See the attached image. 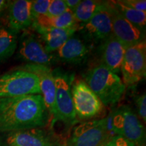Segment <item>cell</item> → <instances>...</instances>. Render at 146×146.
I'll return each instance as SVG.
<instances>
[{
    "label": "cell",
    "mask_w": 146,
    "mask_h": 146,
    "mask_svg": "<svg viewBox=\"0 0 146 146\" xmlns=\"http://www.w3.org/2000/svg\"><path fill=\"white\" fill-rule=\"evenodd\" d=\"M120 1L129 8L140 12H146L145 0H120Z\"/></svg>",
    "instance_id": "obj_26"
},
{
    "label": "cell",
    "mask_w": 146,
    "mask_h": 146,
    "mask_svg": "<svg viewBox=\"0 0 146 146\" xmlns=\"http://www.w3.org/2000/svg\"><path fill=\"white\" fill-rule=\"evenodd\" d=\"M126 47L115 36L111 35L100 43V57L101 64L117 74L120 72Z\"/></svg>",
    "instance_id": "obj_14"
},
{
    "label": "cell",
    "mask_w": 146,
    "mask_h": 146,
    "mask_svg": "<svg viewBox=\"0 0 146 146\" xmlns=\"http://www.w3.org/2000/svg\"><path fill=\"white\" fill-rule=\"evenodd\" d=\"M10 1H5V0H0V16L2 15L4 11L8 8Z\"/></svg>",
    "instance_id": "obj_28"
},
{
    "label": "cell",
    "mask_w": 146,
    "mask_h": 146,
    "mask_svg": "<svg viewBox=\"0 0 146 146\" xmlns=\"http://www.w3.org/2000/svg\"><path fill=\"white\" fill-rule=\"evenodd\" d=\"M18 54L20 58L31 64L50 66L58 62L54 53L47 52L41 38L31 33H25L21 36Z\"/></svg>",
    "instance_id": "obj_11"
},
{
    "label": "cell",
    "mask_w": 146,
    "mask_h": 146,
    "mask_svg": "<svg viewBox=\"0 0 146 146\" xmlns=\"http://www.w3.org/2000/svg\"><path fill=\"white\" fill-rule=\"evenodd\" d=\"M112 23V34L125 46L129 47L145 41V30L139 28L120 15L111 1H108Z\"/></svg>",
    "instance_id": "obj_12"
},
{
    "label": "cell",
    "mask_w": 146,
    "mask_h": 146,
    "mask_svg": "<svg viewBox=\"0 0 146 146\" xmlns=\"http://www.w3.org/2000/svg\"><path fill=\"white\" fill-rule=\"evenodd\" d=\"M67 8L71 12H74L78 4L81 3V0H64Z\"/></svg>",
    "instance_id": "obj_27"
},
{
    "label": "cell",
    "mask_w": 146,
    "mask_h": 146,
    "mask_svg": "<svg viewBox=\"0 0 146 146\" xmlns=\"http://www.w3.org/2000/svg\"><path fill=\"white\" fill-rule=\"evenodd\" d=\"M0 146H8V145L5 143H4V142L1 141V140H0Z\"/></svg>",
    "instance_id": "obj_29"
},
{
    "label": "cell",
    "mask_w": 146,
    "mask_h": 146,
    "mask_svg": "<svg viewBox=\"0 0 146 146\" xmlns=\"http://www.w3.org/2000/svg\"><path fill=\"white\" fill-rule=\"evenodd\" d=\"M78 31L87 41L101 43L112 35V23L108 1H102L100 8L87 23L79 25Z\"/></svg>",
    "instance_id": "obj_9"
},
{
    "label": "cell",
    "mask_w": 146,
    "mask_h": 146,
    "mask_svg": "<svg viewBox=\"0 0 146 146\" xmlns=\"http://www.w3.org/2000/svg\"><path fill=\"white\" fill-rule=\"evenodd\" d=\"M89 51L86 43L74 35L56 51L55 55L58 61L72 64H80L87 59Z\"/></svg>",
    "instance_id": "obj_17"
},
{
    "label": "cell",
    "mask_w": 146,
    "mask_h": 146,
    "mask_svg": "<svg viewBox=\"0 0 146 146\" xmlns=\"http://www.w3.org/2000/svg\"><path fill=\"white\" fill-rule=\"evenodd\" d=\"M109 123L107 118L82 123L73 129L66 146H104L109 141Z\"/></svg>",
    "instance_id": "obj_5"
},
{
    "label": "cell",
    "mask_w": 146,
    "mask_h": 146,
    "mask_svg": "<svg viewBox=\"0 0 146 146\" xmlns=\"http://www.w3.org/2000/svg\"><path fill=\"white\" fill-rule=\"evenodd\" d=\"M5 142L8 146H64L56 135L44 127L8 133Z\"/></svg>",
    "instance_id": "obj_10"
},
{
    "label": "cell",
    "mask_w": 146,
    "mask_h": 146,
    "mask_svg": "<svg viewBox=\"0 0 146 146\" xmlns=\"http://www.w3.org/2000/svg\"><path fill=\"white\" fill-rule=\"evenodd\" d=\"M84 78L104 106L118 103L126 89L119 76L101 64L89 69L84 75Z\"/></svg>",
    "instance_id": "obj_2"
},
{
    "label": "cell",
    "mask_w": 146,
    "mask_h": 146,
    "mask_svg": "<svg viewBox=\"0 0 146 146\" xmlns=\"http://www.w3.org/2000/svg\"><path fill=\"white\" fill-rule=\"evenodd\" d=\"M120 71L123 74V82L126 87H132L145 77V41L126 49Z\"/></svg>",
    "instance_id": "obj_7"
},
{
    "label": "cell",
    "mask_w": 146,
    "mask_h": 146,
    "mask_svg": "<svg viewBox=\"0 0 146 146\" xmlns=\"http://www.w3.org/2000/svg\"><path fill=\"white\" fill-rule=\"evenodd\" d=\"M18 33L10 29L0 28V63L15 52L18 45Z\"/></svg>",
    "instance_id": "obj_19"
},
{
    "label": "cell",
    "mask_w": 146,
    "mask_h": 146,
    "mask_svg": "<svg viewBox=\"0 0 146 146\" xmlns=\"http://www.w3.org/2000/svg\"><path fill=\"white\" fill-rule=\"evenodd\" d=\"M23 70L29 71L37 76L39 81V87L41 96L47 109L53 118L56 114L55 109V81L53 70L50 66L44 65H25Z\"/></svg>",
    "instance_id": "obj_13"
},
{
    "label": "cell",
    "mask_w": 146,
    "mask_h": 146,
    "mask_svg": "<svg viewBox=\"0 0 146 146\" xmlns=\"http://www.w3.org/2000/svg\"><path fill=\"white\" fill-rule=\"evenodd\" d=\"M50 0H35L32 1L31 13L33 18L41 15H46Z\"/></svg>",
    "instance_id": "obj_23"
},
{
    "label": "cell",
    "mask_w": 146,
    "mask_h": 146,
    "mask_svg": "<svg viewBox=\"0 0 146 146\" xmlns=\"http://www.w3.org/2000/svg\"><path fill=\"white\" fill-rule=\"evenodd\" d=\"M32 25L45 28L69 29L79 25L76 21L73 12L67 10L62 15L56 17H50L47 15L36 16L33 19Z\"/></svg>",
    "instance_id": "obj_18"
},
{
    "label": "cell",
    "mask_w": 146,
    "mask_h": 146,
    "mask_svg": "<svg viewBox=\"0 0 146 146\" xmlns=\"http://www.w3.org/2000/svg\"><path fill=\"white\" fill-rule=\"evenodd\" d=\"M135 104L137 108V112L139 117L146 122V96L143 94L137 97L135 99Z\"/></svg>",
    "instance_id": "obj_24"
},
{
    "label": "cell",
    "mask_w": 146,
    "mask_h": 146,
    "mask_svg": "<svg viewBox=\"0 0 146 146\" xmlns=\"http://www.w3.org/2000/svg\"><path fill=\"white\" fill-rule=\"evenodd\" d=\"M37 94L39 81L33 73L21 69L0 76V98Z\"/></svg>",
    "instance_id": "obj_6"
},
{
    "label": "cell",
    "mask_w": 146,
    "mask_h": 146,
    "mask_svg": "<svg viewBox=\"0 0 146 146\" xmlns=\"http://www.w3.org/2000/svg\"><path fill=\"white\" fill-rule=\"evenodd\" d=\"M68 10L64 0H50L47 16L50 17H56L62 15Z\"/></svg>",
    "instance_id": "obj_22"
},
{
    "label": "cell",
    "mask_w": 146,
    "mask_h": 146,
    "mask_svg": "<svg viewBox=\"0 0 146 146\" xmlns=\"http://www.w3.org/2000/svg\"><path fill=\"white\" fill-rule=\"evenodd\" d=\"M104 146H136L132 142L120 135H114Z\"/></svg>",
    "instance_id": "obj_25"
},
{
    "label": "cell",
    "mask_w": 146,
    "mask_h": 146,
    "mask_svg": "<svg viewBox=\"0 0 146 146\" xmlns=\"http://www.w3.org/2000/svg\"><path fill=\"white\" fill-rule=\"evenodd\" d=\"M50 116L40 94L0 98V133L45 127Z\"/></svg>",
    "instance_id": "obj_1"
},
{
    "label": "cell",
    "mask_w": 146,
    "mask_h": 146,
    "mask_svg": "<svg viewBox=\"0 0 146 146\" xmlns=\"http://www.w3.org/2000/svg\"><path fill=\"white\" fill-rule=\"evenodd\" d=\"M114 8L126 20L135 25L139 28L145 30L146 12H140L129 8L120 1H111Z\"/></svg>",
    "instance_id": "obj_20"
},
{
    "label": "cell",
    "mask_w": 146,
    "mask_h": 146,
    "mask_svg": "<svg viewBox=\"0 0 146 146\" xmlns=\"http://www.w3.org/2000/svg\"><path fill=\"white\" fill-rule=\"evenodd\" d=\"M34 30L40 35L45 49L48 53L54 54L78 31L79 25L69 29L45 28L32 25Z\"/></svg>",
    "instance_id": "obj_16"
},
{
    "label": "cell",
    "mask_w": 146,
    "mask_h": 146,
    "mask_svg": "<svg viewBox=\"0 0 146 146\" xmlns=\"http://www.w3.org/2000/svg\"><path fill=\"white\" fill-rule=\"evenodd\" d=\"M71 93L76 118L91 119L103 110L104 106L84 81H76L73 84Z\"/></svg>",
    "instance_id": "obj_8"
},
{
    "label": "cell",
    "mask_w": 146,
    "mask_h": 146,
    "mask_svg": "<svg viewBox=\"0 0 146 146\" xmlns=\"http://www.w3.org/2000/svg\"><path fill=\"white\" fill-rule=\"evenodd\" d=\"M111 129L136 146H145V129L136 113L128 106L118 108L111 114Z\"/></svg>",
    "instance_id": "obj_4"
},
{
    "label": "cell",
    "mask_w": 146,
    "mask_h": 146,
    "mask_svg": "<svg viewBox=\"0 0 146 146\" xmlns=\"http://www.w3.org/2000/svg\"><path fill=\"white\" fill-rule=\"evenodd\" d=\"M32 1L15 0L9 5V29L18 33L32 26L33 18L31 13Z\"/></svg>",
    "instance_id": "obj_15"
},
{
    "label": "cell",
    "mask_w": 146,
    "mask_h": 146,
    "mask_svg": "<svg viewBox=\"0 0 146 146\" xmlns=\"http://www.w3.org/2000/svg\"><path fill=\"white\" fill-rule=\"evenodd\" d=\"M102 3V1L95 0L81 1V3L73 12V15L77 23L82 25L87 23L96 13Z\"/></svg>",
    "instance_id": "obj_21"
},
{
    "label": "cell",
    "mask_w": 146,
    "mask_h": 146,
    "mask_svg": "<svg viewBox=\"0 0 146 146\" xmlns=\"http://www.w3.org/2000/svg\"><path fill=\"white\" fill-rule=\"evenodd\" d=\"M55 81V114L54 121H61L67 125H72L77 122L73 106L71 87L74 74L61 68L53 70Z\"/></svg>",
    "instance_id": "obj_3"
}]
</instances>
